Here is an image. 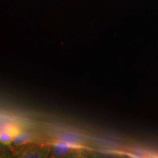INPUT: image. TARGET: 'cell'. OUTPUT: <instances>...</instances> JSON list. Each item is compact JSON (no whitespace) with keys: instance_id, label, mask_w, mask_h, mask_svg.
<instances>
[{"instance_id":"277c9868","label":"cell","mask_w":158,"mask_h":158,"mask_svg":"<svg viewBox=\"0 0 158 158\" xmlns=\"http://www.w3.org/2000/svg\"><path fill=\"white\" fill-rule=\"evenodd\" d=\"M13 141L12 136L6 130L0 131V142L6 146H11Z\"/></svg>"},{"instance_id":"6da1fadb","label":"cell","mask_w":158,"mask_h":158,"mask_svg":"<svg viewBox=\"0 0 158 158\" xmlns=\"http://www.w3.org/2000/svg\"><path fill=\"white\" fill-rule=\"evenodd\" d=\"M49 153V149L46 147L33 145L21 149L15 153V156L19 158H45Z\"/></svg>"},{"instance_id":"3957f363","label":"cell","mask_w":158,"mask_h":158,"mask_svg":"<svg viewBox=\"0 0 158 158\" xmlns=\"http://www.w3.org/2000/svg\"><path fill=\"white\" fill-rule=\"evenodd\" d=\"M32 139L33 136L30 133L19 131L13 137L12 143L15 147H23L32 141Z\"/></svg>"},{"instance_id":"5b68a950","label":"cell","mask_w":158,"mask_h":158,"mask_svg":"<svg viewBox=\"0 0 158 158\" xmlns=\"http://www.w3.org/2000/svg\"><path fill=\"white\" fill-rule=\"evenodd\" d=\"M2 145H3V144H2V143H1V142H0V147H1V146H2Z\"/></svg>"},{"instance_id":"7a4b0ae2","label":"cell","mask_w":158,"mask_h":158,"mask_svg":"<svg viewBox=\"0 0 158 158\" xmlns=\"http://www.w3.org/2000/svg\"><path fill=\"white\" fill-rule=\"evenodd\" d=\"M72 151V147L68 142L59 141L52 146V153L55 157L62 158L68 155Z\"/></svg>"}]
</instances>
